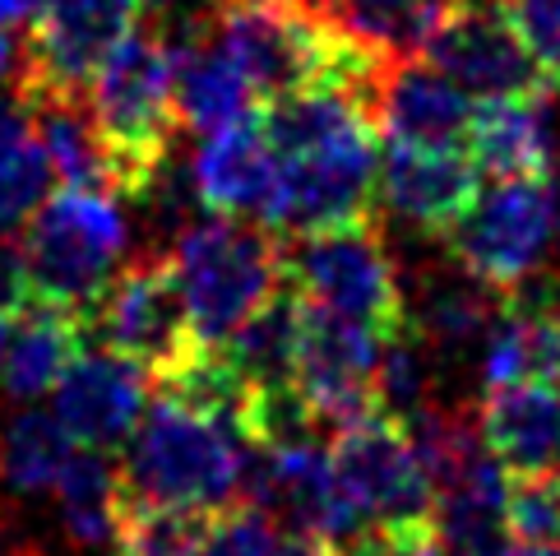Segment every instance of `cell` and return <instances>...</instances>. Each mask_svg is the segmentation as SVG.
<instances>
[{"instance_id":"ffe728a7","label":"cell","mask_w":560,"mask_h":556,"mask_svg":"<svg viewBox=\"0 0 560 556\" xmlns=\"http://www.w3.org/2000/svg\"><path fill=\"white\" fill-rule=\"evenodd\" d=\"M167 47H172V84H176L182 126H190L195 135H209L255 112L250 84L232 66V56L218 47V37L209 33L205 19L199 24H182L176 37H167Z\"/></svg>"},{"instance_id":"f1b7e54d","label":"cell","mask_w":560,"mask_h":556,"mask_svg":"<svg viewBox=\"0 0 560 556\" xmlns=\"http://www.w3.org/2000/svg\"><path fill=\"white\" fill-rule=\"evenodd\" d=\"M205 520L209 514H199V510L126 496L121 524H116V556H195Z\"/></svg>"},{"instance_id":"d6986e66","label":"cell","mask_w":560,"mask_h":556,"mask_svg":"<svg viewBox=\"0 0 560 556\" xmlns=\"http://www.w3.org/2000/svg\"><path fill=\"white\" fill-rule=\"evenodd\" d=\"M477 422L505 473H560V375L487 385Z\"/></svg>"},{"instance_id":"603a6c76","label":"cell","mask_w":560,"mask_h":556,"mask_svg":"<svg viewBox=\"0 0 560 556\" xmlns=\"http://www.w3.org/2000/svg\"><path fill=\"white\" fill-rule=\"evenodd\" d=\"M510 297L487 288L482 278H472L464 265H450L445 274H431L422 292H417V302L408 297V311H412V334L422 344L440 348V352H458L477 344L482 348L487 329L495 325L500 306H505Z\"/></svg>"},{"instance_id":"8fae6325","label":"cell","mask_w":560,"mask_h":556,"mask_svg":"<svg viewBox=\"0 0 560 556\" xmlns=\"http://www.w3.org/2000/svg\"><path fill=\"white\" fill-rule=\"evenodd\" d=\"M130 28H139V0H43L19 56V93L84 97Z\"/></svg>"},{"instance_id":"30bf717a","label":"cell","mask_w":560,"mask_h":556,"mask_svg":"<svg viewBox=\"0 0 560 556\" xmlns=\"http://www.w3.org/2000/svg\"><path fill=\"white\" fill-rule=\"evenodd\" d=\"M89 339H103V348L126 352L158 385L186 371L199 352H209L195 334L190 302L167 255L135 260L112 278L89 311Z\"/></svg>"},{"instance_id":"d590c367","label":"cell","mask_w":560,"mask_h":556,"mask_svg":"<svg viewBox=\"0 0 560 556\" xmlns=\"http://www.w3.org/2000/svg\"><path fill=\"white\" fill-rule=\"evenodd\" d=\"M10 61H14V47H10V37H5V28H0V79L10 74Z\"/></svg>"},{"instance_id":"4dcf8cb0","label":"cell","mask_w":560,"mask_h":556,"mask_svg":"<svg viewBox=\"0 0 560 556\" xmlns=\"http://www.w3.org/2000/svg\"><path fill=\"white\" fill-rule=\"evenodd\" d=\"M505 533L528 543H560V473H510Z\"/></svg>"},{"instance_id":"e0dca14e","label":"cell","mask_w":560,"mask_h":556,"mask_svg":"<svg viewBox=\"0 0 560 556\" xmlns=\"http://www.w3.org/2000/svg\"><path fill=\"white\" fill-rule=\"evenodd\" d=\"M477 176L468 149H412L389 144L380 153V200L404 223L445 236L477 200Z\"/></svg>"},{"instance_id":"cb8c5ba5","label":"cell","mask_w":560,"mask_h":556,"mask_svg":"<svg viewBox=\"0 0 560 556\" xmlns=\"http://www.w3.org/2000/svg\"><path fill=\"white\" fill-rule=\"evenodd\" d=\"M560 375V321L551 302H528L514 292L500 306L495 325L482 339V381L518 385V381H551Z\"/></svg>"},{"instance_id":"e575fe53","label":"cell","mask_w":560,"mask_h":556,"mask_svg":"<svg viewBox=\"0 0 560 556\" xmlns=\"http://www.w3.org/2000/svg\"><path fill=\"white\" fill-rule=\"evenodd\" d=\"M288 556H338V552L319 547V543H311V538H292V543H288Z\"/></svg>"},{"instance_id":"7a4b0ae2","label":"cell","mask_w":560,"mask_h":556,"mask_svg":"<svg viewBox=\"0 0 560 556\" xmlns=\"http://www.w3.org/2000/svg\"><path fill=\"white\" fill-rule=\"evenodd\" d=\"M329 468L338 501L357 529L352 552L380 547L394 556H445L431 473L408 422L375 408L338 427L329 436Z\"/></svg>"},{"instance_id":"4316f807","label":"cell","mask_w":560,"mask_h":556,"mask_svg":"<svg viewBox=\"0 0 560 556\" xmlns=\"http://www.w3.org/2000/svg\"><path fill=\"white\" fill-rule=\"evenodd\" d=\"M319 5L362 47H375L389 61H408V56H422L431 33L464 0H319Z\"/></svg>"},{"instance_id":"d4e9b609","label":"cell","mask_w":560,"mask_h":556,"mask_svg":"<svg viewBox=\"0 0 560 556\" xmlns=\"http://www.w3.org/2000/svg\"><path fill=\"white\" fill-rule=\"evenodd\" d=\"M56 167L24 97H0V242L24 232L28 218L51 200Z\"/></svg>"},{"instance_id":"74e56055","label":"cell","mask_w":560,"mask_h":556,"mask_svg":"<svg viewBox=\"0 0 560 556\" xmlns=\"http://www.w3.org/2000/svg\"><path fill=\"white\" fill-rule=\"evenodd\" d=\"M551 306H556V321H560V292H556V302H551Z\"/></svg>"},{"instance_id":"8d00e7d4","label":"cell","mask_w":560,"mask_h":556,"mask_svg":"<svg viewBox=\"0 0 560 556\" xmlns=\"http://www.w3.org/2000/svg\"><path fill=\"white\" fill-rule=\"evenodd\" d=\"M352 556H394V552H380V547H362V552H352Z\"/></svg>"},{"instance_id":"f35d334b","label":"cell","mask_w":560,"mask_h":556,"mask_svg":"<svg viewBox=\"0 0 560 556\" xmlns=\"http://www.w3.org/2000/svg\"><path fill=\"white\" fill-rule=\"evenodd\" d=\"M149 5H172V0H149Z\"/></svg>"},{"instance_id":"6da1fadb","label":"cell","mask_w":560,"mask_h":556,"mask_svg":"<svg viewBox=\"0 0 560 556\" xmlns=\"http://www.w3.org/2000/svg\"><path fill=\"white\" fill-rule=\"evenodd\" d=\"M265 130L278 149L273 232H329L371 223L380 205V121L343 89H311L265 103Z\"/></svg>"},{"instance_id":"ac0fdd59","label":"cell","mask_w":560,"mask_h":556,"mask_svg":"<svg viewBox=\"0 0 560 556\" xmlns=\"http://www.w3.org/2000/svg\"><path fill=\"white\" fill-rule=\"evenodd\" d=\"M472 163L491 176H547L560 172V126H556V89L547 93H510L477 103L468 130Z\"/></svg>"},{"instance_id":"8992f818","label":"cell","mask_w":560,"mask_h":556,"mask_svg":"<svg viewBox=\"0 0 560 556\" xmlns=\"http://www.w3.org/2000/svg\"><path fill=\"white\" fill-rule=\"evenodd\" d=\"M130 223L121 213V195L103 186H61L28 218L24 255L28 283L37 302L89 315L107 283L126 269Z\"/></svg>"},{"instance_id":"ba28073f","label":"cell","mask_w":560,"mask_h":556,"mask_svg":"<svg viewBox=\"0 0 560 556\" xmlns=\"http://www.w3.org/2000/svg\"><path fill=\"white\" fill-rule=\"evenodd\" d=\"M450 260L495 292H524L560 246V172L495 176L445 232Z\"/></svg>"},{"instance_id":"4fadbf2b","label":"cell","mask_w":560,"mask_h":556,"mask_svg":"<svg viewBox=\"0 0 560 556\" xmlns=\"http://www.w3.org/2000/svg\"><path fill=\"white\" fill-rule=\"evenodd\" d=\"M380 362L385 339L362 325L302 302V348H296V394L329 436L380 408Z\"/></svg>"},{"instance_id":"1f68e13d","label":"cell","mask_w":560,"mask_h":556,"mask_svg":"<svg viewBox=\"0 0 560 556\" xmlns=\"http://www.w3.org/2000/svg\"><path fill=\"white\" fill-rule=\"evenodd\" d=\"M533 56L560 79V0H500Z\"/></svg>"},{"instance_id":"7c38bea8","label":"cell","mask_w":560,"mask_h":556,"mask_svg":"<svg viewBox=\"0 0 560 556\" xmlns=\"http://www.w3.org/2000/svg\"><path fill=\"white\" fill-rule=\"evenodd\" d=\"M422 56L445 70L458 89H468L477 103L560 89V79L533 56V47L524 43V33L514 28V19L500 0H464L431 33Z\"/></svg>"},{"instance_id":"44dd1931","label":"cell","mask_w":560,"mask_h":556,"mask_svg":"<svg viewBox=\"0 0 560 556\" xmlns=\"http://www.w3.org/2000/svg\"><path fill=\"white\" fill-rule=\"evenodd\" d=\"M89 348V315L51 306V302H33L14 315L5 357H0V390L14 404H33L61 385V375L70 362Z\"/></svg>"},{"instance_id":"9c48e42d","label":"cell","mask_w":560,"mask_h":556,"mask_svg":"<svg viewBox=\"0 0 560 556\" xmlns=\"http://www.w3.org/2000/svg\"><path fill=\"white\" fill-rule=\"evenodd\" d=\"M417 450L427 460L435 520L450 556H472L505 538V487L510 473L491 454L482 422L468 408H422L412 417Z\"/></svg>"},{"instance_id":"5bb4252c","label":"cell","mask_w":560,"mask_h":556,"mask_svg":"<svg viewBox=\"0 0 560 556\" xmlns=\"http://www.w3.org/2000/svg\"><path fill=\"white\" fill-rule=\"evenodd\" d=\"M153 375L116 348H84L51 390V413L89 450H121L149 408Z\"/></svg>"},{"instance_id":"484cf974","label":"cell","mask_w":560,"mask_h":556,"mask_svg":"<svg viewBox=\"0 0 560 556\" xmlns=\"http://www.w3.org/2000/svg\"><path fill=\"white\" fill-rule=\"evenodd\" d=\"M51 496L70 543L116 547V524H121V510H126V478H121V464H112L107 450L79 445Z\"/></svg>"},{"instance_id":"d6a6232c","label":"cell","mask_w":560,"mask_h":556,"mask_svg":"<svg viewBox=\"0 0 560 556\" xmlns=\"http://www.w3.org/2000/svg\"><path fill=\"white\" fill-rule=\"evenodd\" d=\"M472 556H560V543H528V538H500L482 552H472Z\"/></svg>"},{"instance_id":"5b68a950","label":"cell","mask_w":560,"mask_h":556,"mask_svg":"<svg viewBox=\"0 0 560 556\" xmlns=\"http://www.w3.org/2000/svg\"><path fill=\"white\" fill-rule=\"evenodd\" d=\"M172 269L205 348H223L283 288V242L255 218L209 213L172 242Z\"/></svg>"},{"instance_id":"7402d4cb","label":"cell","mask_w":560,"mask_h":556,"mask_svg":"<svg viewBox=\"0 0 560 556\" xmlns=\"http://www.w3.org/2000/svg\"><path fill=\"white\" fill-rule=\"evenodd\" d=\"M296 348H302V297L283 283L218 352L246 394H269L296 385Z\"/></svg>"},{"instance_id":"277c9868","label":"cell","mask_w":560,"mask_h":556,"mask_svg":"<svg viewBox=\"0 0 560 556\" xmlns=\"http://www.w3.org/2000/svg\"><path fill=\"white\" fill-rule=\"evenodd\" d=\"M84 107L103 149L107 190L121 200H144L167 172V153L182 130L167 33L144 24L130 28L89 79Z\"/></svg>"},{"instance_id":"f546056e","label":"cell","mask_w":560,"mask_h":556,"mask_svg":"<svg viewBox=\"0 0 560 556\" xmlns=\"http://www.w3.org/2000/svg\"><path fill=\"white\" fill-rule=\"evenodd\" d=\"M195 556H288V538H283V524L265 506L236 501L205 520Z\"/></svg>"},{"instance_id":"83f0119b","label":"cell","mask_w":560,"mask_h":556,"mask_svg":"<svg viewBox=\"0 0 560 556\" xmlns=\"http://www.w3.org/2000/svg\"><path fill=\"white\" fill-rule=\"evenodd\" d=\"M79 441L56 413L24 408L0 431V487L14 496H51L70 468Z\"/></svg>"},{"instance_id":"2e32d148","label":"cell","mask_w":560,"mask_h":556,"mask_svg":"<svg viewBox=\"0 0 560 556\" xmlns=\"http://www.w3.org/2000/svg\"><path fill=\"white\" fill-rule=\"evenodd\" d=\"M472 116H477V97L458 89L427 56L394 61L375 107L380 135L389 144H412V149H468Z\"/></svg>"},{"instance_id":"9a60e30c","label":"cell","mask_w":560,"mask_h":556,"mask_svg":"<svg viewBox=\"0 0 560 556\" xmlns=\"http://www.w3.org/2000/svg\"><path fill=\"white\" fill-rule=\"evenodd\" d=\"M195 200L209 213L228 218H255L269 223L273 195H278V149L265 130V116L246 112L242 121L223 130H209L190 163Z\"/></svg>"},{"instance_id":"52a82bcc","label":"cell","mask_w":560,"mask_h":556,"mask_svg":"<svg viewBox=\"0 0 560 556\" xmlns=\"http://www.w3.org/2000/svg\"><path fill=\"white\" fill-rule=\"evenodd\" d=\"M283 283L302 302L329 315H343V321L380 334L385 344L412 329L408 288L398 278V265L375 228V218L352 228L302 232L296 242H288Z\"/></svg>"},{"instance_id":"3957f363","label":"cell","mask_w":560,"mask_h":556,"mask_svg":"<svg viewBox=\"0 0 560 556\" xmlns=\"http://www.w3.org/2000/svg\"><path fill=\"white\" fill-rule=\"evenodd\" d=\"M246 473L250 441L242 417L176 390H163V399L144 408L121 460L126 496L199 514L246 501Z\"/></svg>"},{"instance_id":"836d02e7","label":"cell","mask_w":560,"mask_h":556,"mask_svg":"<svg viewBox=\"0 0 560 556\" xmlns=\"http://www.w3.org/2000/svg\"><path fill=\"white\" fill-rule=\"evenodd\" d=\"M43 10V0H0V28L33 24V14Z\"/></svg>"}]
</instances>
